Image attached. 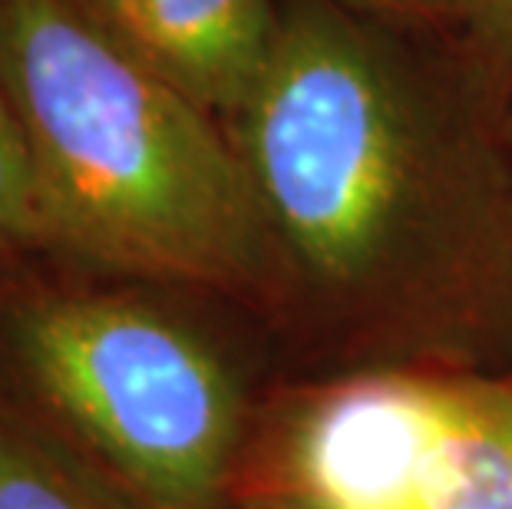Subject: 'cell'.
Returning <instances> with one entry per match:
<instances>
[{
	"mask_svg": "<svg viewBox=\"0 0 512 509\" xmlns=\"http://www.w3.org/2000/svg\"><path fill=\"white\" fill-rule=\"evenodd\" d=\"M463 80L489 113L512 103V0H479L463 27Z\"/></svg>",
	"mask_w": 512,
	"mask_h": 509,
	"instance_id": "9",
	"label": "cell"
},
{
	"mask_svg": "<svg viewBox=\"0 0 512 509\" xmlns=\"http://www.w3.org/2000/svg\"><path fill=\"white\" fill-rule=\"evenodd\" d=\"M466 80L331 0H291L232 139L278 255L344 305L453 301L512 272V176Z\"/></svg>",
	"mask_w": 512,
	"mask_h": 509,
	"instance_id": "1",
	"label": "cell"
},
{
	"mask_svg": "<svg viewBox=\"0 0 512 509\" xmlns=\"http://www.w3.org/2000/svg\"><path fill=\"white\" fill-rule=\"evenodd\" d=\"M248 509H324L321 503L308 500L304 493L291 490V493H275V496H265V500L252 503Z\"/></svg>",
	"mask_w": 512,
	"mask_h": 509,
	"instance_id": "11",
	"label": "cell"
},
{
	"mask_svg": "<svg viewBox=\"0 0 512 509\" xmlns=\"http://www.w3.org/2000/svg\"><path fill=\"white\" fill-rule=\"evenodd\" d=\"M420 509H512V400L450 384Z\"/></svg>",
	"mask_w": 512,
	"mask_h": 509,
	"instance_id": "6",
	"label": "cell"
},
{
	"mask_svg": "<svg viewBox=\"0 0 512 509\" xmlns=\"http://www.w3.org/2000/svg\"><path fill=\"white\" fill-rule=\"evenodd\" d=\"M367 7L384 10L400 20H423V24H456L466 27L479 0H364Z\"/></svg>",
	"mask_w": 512,
	"mask_h": 509,
	"instance_id": "10",
	"label": "cell"
},
{
	"mask_svg": "<svg viewBox=\"0 0 512 509\" xmlns=\"http://www.w3.org/2000/svg\"><path fill=\"white\" fill-rule=\"evenodd\" d=\"M10 344L37 394L146 503H215L238 391L192 328L139 298L50 291L10 314Z\"/></svg>",
	"mask_w": 512,
	"mask_h": 509,
	"instance_id": "3",
	"label": "cell"
},
{
	"mask_svg": "<svg viewBox=\"0 0 512 509\" xmlns=\"http://www.w3.org/2000/svg\"><path fill=\"white\" fill-rule=\"evenodd\" d=\"M0 509H113L73 460L0 414Z\"/></svg>",
	"mask_w": 512,
	"mask_h": 509,
	"instance_id": "7",
	"label": "cell"
},
{
	"mask_svg": "<svg viewBox=\"0 0 512 509\" xmlns=\"http://www.w3.org/2000/svg\"><path fill=\"white\" fill-rule=\"evenodd\" d=\"M0 73L43 245L119 275L245 291L278 245L235 139L83 0H0Z\"/></svg>",
	"mask_w": 512,
	"mask_h": 509,
	"instance_id": "2",
	"label": "cell"
},
{
	"mask_svg": "<svg viewBox=\"0 0 512 509\" xmlns=\"http://www.w3.org/2000/svg\"><path fill=\"white\" fill-rule=\"evenodd\" d=\"M139 63L205 113L235 119L281 37L275 0H83Z\"/></svg>",
	"mask_w": 512,
	"mask_h": 509,
	"instance_id": "5",
	"label": "cell"
},
{
	"mask_svg": "<svg viewBox=\"0 0 512 509\" xmlns=\"http://www.w3.org/2000/svg\"><path fill=\"white\" fill-rule=\"evenodd\" d=\"M506 123H503V153H506V162H509V176H512V103L506 106Z\"/></svg>",
	"mask_w": 512,
	"mask_h": 509,
	"instance_id": "12",
	"label": "cell"
},
{
	"mask_svg": "<svg viewBox=\"0 0 512 509\" xmlns=\"http://www.w3.org/2000/svg\"><path fill=\"white\" fill-rule=\"evenodd\" d=\"M43 248L37 179L30 149L0 73V258Z\"/></svg>",
	"mask_w": 512,
	"mask_h": 509,
	"instance_id": "8",
	"label": "cell"
},
{
	"mask_svg": "<svg viewBox=\"0 0 512 509\" xmlns=\"http://www.w3.org/2000/svg\"><path fill=\"white\" fill-rule=\"evenodd\" d=\"M450 384L357 377L324 394L294 437V490L324 509H420Z\"/></svg>",
	"mask_w": 512,
	"mask_h": 509,
	"instance_id": "4",
	"label": "cell"
}]
</instances>
